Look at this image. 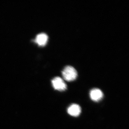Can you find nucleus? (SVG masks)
<instances>
[{"mask_svg": "<svg viewBox=\"0 0 129 129\" xmlns=\"http://www.w3.org/2000/svg\"><path fill=\"white\" fill-rule=\"evenodd\" d=\"M62 74L65 80L71 82L75 80L77 76V71L72 66H66L63 69L62 72Z\"/></svg>", "mask_w": 129, "mask_h": 129, "instance_id": "1", "label": "nucleus"}, {"mask_svg": "<svg viewBox=\"0 0 129 129\" xmlns=\"http://www.w3.org/2000/svg\"><path fill=\"white\" fill-rule=\"evenodd\" d=\"M53 86L56 90L64 91L66 90L67 86L62 78L59 77H56L52 80Z\"/></svg>", "mask_w": 129, "mask_h": 129, "instance_id": "2", "label": "nucleus"}, {"mask_svg": "<svg viewBox=\"0 0 129 129\" xmlns=\"http://www.w3.org/2000/svg\"><path fill=\"white\" fill-rule=\"evenodd\" d=\"M90 96L93 101L98 102L102 99L103 96V94L100 89H92L90 91Z\"/></svg>", "mask_w": 129, "mask_h": 129, "instance_id": "3", "label": "nucleus"}, {"mask_svg": "<svg viewBox=\"0 0 129 129\" xmlns=\"http://www.w3.org/2000/svg\"><path fill=\"white\" fill-rule=\"evenodd\" d=\"M67 112L70 115L73 117H77L80 114L81 109L79 105L73 104L69 107Z\"/></svg>", "mask_w": 129, "mask_h": 129, "instance_id": "4", "label": "nucleus"}, {"mask_svg": "<svg viewBox=\"0 0 129 129\" xmlns=\"http://www.w3.org/2000/svg\"><path fill=\"white\" fill-rule=\"evenodd\" d=\"M48 37L44 33L38 34L36 38L35 42L40 46H44L47 42Z\"/></svg>", "mask_w": 129, "mask_h": 129, "instance_id": "5", "label": "nucleus"}]
</instances>
